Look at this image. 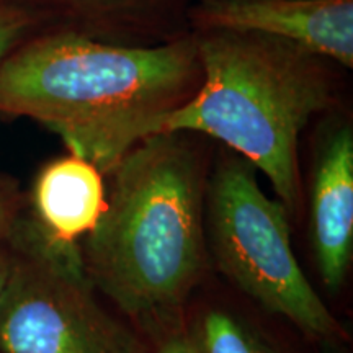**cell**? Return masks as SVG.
<instances>
[{"label":"cell","instance_id":"cell-4","mask_svg":"<svg viewBox=\"0 0 353 353\" xmlns=\"http://www.w3.org/2000/svg\"><path fill=\"white\" fill-rule=\"evenodd\" d=\"M0 291L2 353H145L132 330L97 301L79 242L17 221Z\"/></svg>","mask_w":353,"mask_h":353},{"label":"cell","instance_id":"cell-7","mask_svg":"<svg viewBox=\"0 0 353 353\" xmlns=\"http://www.w3.org/2000/svg\"><path fill=\"white\" fill-rule=\"evenodd\" d=\"M311 241L322 281L339 290L353 254V131L347 123L329 128L317 145Z\"/></svg>","mask_w":353,"mask_h":353},{"label":"cell","instance_id":"cell-10","mask_svg":"<svg viewBox=\"0 0 353 353\" xmlns=\"http://www.w3.org/2000/svg\"><path fill=\"white\" fill-rule=\"evenodd\" d=\"M25 20L19 12L0 8V63L15 46L17 39L25 30Z\"/></svg>","mask_w":353,"mask_h":353},{"label":"cell","instance_id":"cell-9","mask_svg":"<svg viewBox=\"0 0 353 353\" xmlns=\"http://www.w3.org/2000/svg\"><path fill=\"white\" fill-rule=\"evenodd\" d=\"M203 353H268L263 343L236 317L211 311L201 324Z\"/></svg>","mask_w":353,"mask_h":353},{"label":"cell","instance_id":"cell-12","mask_svg":"<svg viewBox=\"0 0 353 353\" xmlns=\"http://www.w3.org/2000/svg\"><path fill=\"white\" fill-rule=\"evenodd\" d=\"M157 353H203L200 342L187 334H174L162 343Z\"/></svg>","mask_w":353,"mask_h":353},{"label":"cell","instance_id":"cell-2","mask_svg":"<svg viewBox=\"0 0 353 353\" xmlns=\"http://www.w3.org/2000/svg\"><path fill=\"white\" fill-rule=\"evenodd\" d=\"M82 260L95 290L144 325L183 306L205 265L203 174L180 132L134 144L110 170Z\"/></svg>","mask_w":353,"mask_h":353},{"label":"cell","instance_id":"cell-11","mask_svg":"<svg viewBox=\"0 0 353 353\" xmlns=\"http://www.w3.org/2000/svg\"><path fill=\"white\" fill-rule=\"evenodd\" d=\"M19 216H17L15 196L8 190L0 185V244H6L15 228Z\"/></svg>","mask_w":353,"mask_h":353},{"label":"cell","instance_id":"cell-3","mask_svg":"<svg viewBox=\"0 0 353 353\" xmlns=\"http://www.w3.org/2000/svg\"><path fill=\"white\" fill-rule=\"evenodd\" d=\"M200 87L161 120L159 132H203L262 170L278 201L299 200L298 143L327 108L332 85L322 57L281 39L208 30L196 41Z\"/></svg>","mask_w":353,"mask_h":353},{"label":"cell","instance_id":"cell-13","mask_svg":"<svg viewBox=\"0 0 353 353\" xmlns=\"http://www.w3.org/2000/svg\"><path fill=\"white\" fill-rule=\"evenodd\" d=\"M10 263H12L10 249H8V245L6 247L3 244H0V291H2L3 283H6L8 276V272H10Z\"/></svg>","mask_w":353,"mask_h":353},{"label":"cell","instance_id":"cell-8","mask_svg":"<svg viewBox=\"0 0 353 353\" xmlns=\"http://www.w3.org/2000/svg\"><path fill=\"white\" fill-rule=\"evenodd\" d=\"M103 174L85 159L69 154L43 167L33 187V221L51 237L79 242L105 208Z\"/></svg>","mask_w":353,"mask_h":353},{"label":"cell","instance_id":"cell-1","mask_svg":"<svg viewBox=\"0 0 353 353\" xmlns=\"http://www.w3.org/2000/svg\"><path fill=\"white\" fill-rule=\"evenodd\" d=\"M200 77L196 41L117 46L57 34L0 63V113L39 121L108 175L132 145L159 134Z\"/></svg>","mask_w":353,"mask_h":353},{"label":"cell","instance_id":"cell-5","mask_svg":"<svg viewBox=\"0 0 353 353\" xmlns=\"http://www.w3.org/2000/svg\"><path fill=\"white\" fill-rule=\"evenodd\" d=\"M211 252L221 272L267 311L317 337L339 324L309 283L291 247L288 210L267 196L244 159H226L208 192Z\"/></svg>","mask_w":353,"mask_h":353},{"label":"cell","instance_id":"cell-6","mask_svg":"<svg viewBox=\"0 0 353 353\" xmlns=\"http://www.w3.org/2000/svg\"><path fill=\"white\" fill-rule=\"evenodd\" d=\"M200 19L206 32L263 34L353 65V0H208Z\"/></svg>","mask_w":353,"mask_h":353}]
</instances>
